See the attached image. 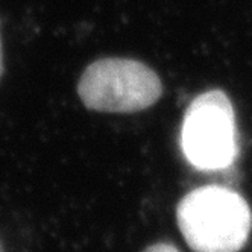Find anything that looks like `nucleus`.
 <instances>
[{"label": "nucleus", "instance_id": "f257e3e1", "mask_svg": "<svg viewBox=\"0 0 252 252\" xmlns=\"http://www.w3.org/2000/svg\"><path fill=\"white\" fill-rule=\"evenodd\" d=\"M178 228L193 252H239L249 239L252 214L231 189L207 186L190 191L176 208Z\"/></svg>", "mask_w": 252, "mask_h": 252}, {"label": "nucleus", "instance_id": "39448f33", "mask_svg": "<svg viewBox=\"0 0 252 252\" xmlns=\"http://www.w3.org/2000/svg\"><path fill=\"white\" fill-rule=\"evenodd\" d=\"M3 75V49H2V33H0V79Z\"/></svg>", "mask_w": 252, "mask_h": 252}, {"label": "nucleus", "instance_id": "7ed1b4c3", "mask_svg": "<svg viewBox=\"0 0 252 252\" xmlns=\"http://www.w3.org/2000/svg\"><path fill=\"white\" fill-rule=\"evenodd\" d=\"M181 149L197 170H223L236 161V114L225 92L210 90L193 99L183 119Z\"/></svg>", "mask_w": 252, "mask_h": 252}, {"label": "nucleus", "instance_id": "423d86ee", "mask_svg": "<svg viewBox=\"0 0 252 252\" xmlns=\"http://www.w3.org/2000/svg\"><path fill=\"white\" fill-rule=\"evenodd\" d=\"M0 252H3V249H2V245H0Z\"/></svg>", "mask_w": 252, "mask_h": 252}, {"label": "nucleus", "instance_id": "f03ea898", "mask_svg": "<svg viewBox=\"0 0 252 252\" xmlns=\"http://www.w3.org/2000/svg\"><path fill=\"white\" fill-rule=\"evenodd\" d=\"M85 108L99 113H138L163 96V82L148 64L131 58H102L90 64L78 82Z\"/></svg>", "mask_w": 252, "mask_h": 252}, {"label": "nucleus", "instance_id": "20e7f679", "mask_svg": "<svg viewBox=\"0 0 252 252\" xmlns=\"http://www.w3.org/2000/svg\"><path fill=\"white\" fill-rule=\"evenodd\" d=\"M143 252H179V251L176 249V246L170 243H155V245H151Z\"/></svg>", "mask_w": 252, "mask_h": 252}]
</instances>
